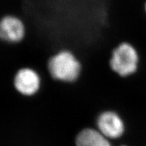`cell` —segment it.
Masks as SVG:
<instances>
[{"instance_id":"obj_4","label":"cell","mask_w":146,"mask_h":146,"mask_svg":"<svg viewBox=\"0 0 146 146\" xmlns=\"http://www.w3.org/2000/svg\"><path fill=\"white\" fill-rule=\"evenodd\" d=\"M43 81L41 73L31 66L18 68L12 78L14 88L18 94L25 96L37 94L41 88Z\"/></svg>"},{"instance_id":"obj_6","label":"cell","mask_w":146,"mask_h":146,"mask_svg":"<svg viewBox=\"0 0 146 146\" xmlns=\"http://www.w3.org/2000/svg\"><path fill=\"white\" fill-rule=\"evenodd\" d=\"M76 146H111L108 138L99 131L86 129L81 131L76 137Z\"/></svg>"},{"instance_id":"obj_7","label":"cell","mask_w":146,"mask_h":146,"mask_svg":"<svg viewBox=\"0 0 146 146\" xmlns=\"http://www.w3.org/2000/svg\"><path fill=\"white\" fill-rule=\"evenodd\" d=\"M144 11H145V13L146 14V1H145V4H144Z\"/></svg>"},{"instance_id":"obj_1","label":"cell","mask_w":146,"mask_h":146,"mask_svg":"<svg viewBox=\"0 0 146 146\" xmlns=\"http://www.w3.org/2000/svg\"><path fill=\"white\" fill-rule=\"evenodd\" d=\"M83 70L81 60L75 53L68 48L58 50L49 58L47 74L54 81L63 84H72L78 81Z\"/></svg>"},{"instance_id":"obj_3","label":"cell","mask_w":146,"mask_h":146,"mask_svg":"<svg viewBox=\"0 0 146 146\" xmlns=\"http://www.w3.org/2000/svg\"><path fill=\"white\" fill-rule=\"evenodd\" d=\"M27 27L21 16L8 14L0 18V41L8 45H17L25 39Z\"/></svg>"},{"instance_id":"obj_5","label":"cell","mask_w":146,"mask_h":146,"mask_svg":"<svg viewBox=\"0 0 146 146\" xmlns=\"http://www.w3.org/2000/svg\"><path fill=\"white\" fill-rule=\"evenodd\" d=\"M98 127L100 133L108 139L120 137L125 131V125L121 118L114 112L107 111L100 115Z\"/></svg>"},{"instance_id":"obj_2","label":"cell","mask_w":146,"mask_h":146,"mask_svg":"<svg viewBox=\"0 0 146 146\" xmlns=\"http://www.w3.org/2000/svg\"><path fill=\"white\" fill-rule=\"evenodd\" d=\"M139 51L133 43L123 41L113 49L109 60L111 70L122 78L134 76L141 66Z\"/></svg>"}]
</instances>
